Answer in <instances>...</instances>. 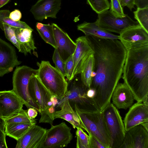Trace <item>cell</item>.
<instances>
[{
    "instance_id": "cell-1",
    "label": "cell",
    "mask_w": 148,
    "mask_h": 148,
    "mask_svg": "<svg viewBox=\"0 0 148 148\" xmlns=\"http://www.w3.org/2000/svg\"><path fill=\"white\" fill-rule=\"evenodd\" d=\"M86 37L94 51L93 71L96 73L90 88L95 91L94 100L101 111L111 103L121 77L127 51L118 39Z\"/></svg>"
},
{
    "instance_id": "cell-2",
    "label": "cell",
    "mask_w": 148,
    "mask_h": 148,
    "mask_svg": "<svg viewBox=\"0 0 148 148\" xmlns=\"http://www.w3.org/2000/svg\"><path fill=\"white\" fill-rule=\"evenodd\" d=\"M123 74L135 100L143 102L148 96V45L127 51Z\"/></svg>"
},
{
    "instance_id": "cell-3",
    "label": "cell",
    "mask_w": 148,
    "mask_h": 148,
    "mask_svg": "<svg viewBox=\"0 0 148 148\" xmlns=\"http://www.w3.org/2000/svg\"><path fill=\"white\" fill-rule=\"evenodd\" d=\"M73 107L83 129L88 134L97 139L105 148H110L109 132L102 112H86L82 110L75 103L73 104Z\"/></svg>"
},
{
    "instance_id": "cell-4",
    "label": "cell",
    "mask_w": 148,
    "mask_h": 148,
    "mask_svg": "<svg viewBox=\"0 0 148 148\" xmlns=\"http://www.w3.org/2000/svg\"><path fill=\"white\" fill-rule=\"evenodd\" d=\"M37 75L40 80L52 95L59 101L64 97L68 89V84L65 77L49 61L38 62Z\"/></svg>"
},
{
    "instance_id": "cell-5",
    "label": "cell",
    "mask_w": 148,
    "mask_h": 148,
    "mask_svg": "<svg viewBox=\"0 0 148 148\" xmlns=\"http://www.w3.org/2000/svg\"><path fill=\"white\" fill-rule=\"evenodd\" d=\"M101 111L103 113L109 132L110 148H119L123 143L126 132L119 112L111 103Z\"/></svg>"
},
{
    "instance_id": "cell-6",
    "label": "cell",
    "mask_w": 148,
    "mask_h": 148,
    "mask_svg": "<svg viewBox=\"0 0 148 148\" xmlns=\"http://www.w3.org/2000/svg\"><path fill=\"white\" fill-rule=\"evenodd\" d=\"M38 69L27 66H17L12 76V90L24 103L27 109L33 108L39 112L37 106L31 98L28 91L29 80L33 74H37Z\"/></svg>"
},
{
    "instance_id": "cell-7",
    "label": "cell",
    "mask_w": 148,
    "mask_h": 148,
    "mask_svg": "<svg viewBox=\"0 0 148 148\" xmlns=\"http://www.w3.org/2000/svg\"><path fill=\"white\" fill-rule=\"evenodd\" d=\"M88 88L83 84L81 80L74 82L70 89H68L64 97L58 102V105L68 100L71 104L75 103L85 111H101L94 100L87 96L86 92Z\"/></svg>"
},
{
    "instance_id": "cell-8",
    "label": "cell",
    "mask_w": 148,
    "mask_h": 148,
    "mask_svg": "<svg viewBox=\"0 0 148 148\" xmlns=\"http://www.w3.org/2000/svg\"><path fill=\"white\" fill-rule=\"evenodd\" d=\"M98 14L95 23L102 29L110 33L120 34L129 28L140 26L138 21H134L127 14L124 17H116L108 10Z\"/></svg>"
},
{
    "instance_id": "cell-9",
    "label": "cell",
    "mask_w": 148,
    "mask_h": 148,
    "mask_svg": "<svg viewBox=\"0 0 148 148\" xmlns=\"http://www.w3.org/2000/svg\"><path fill=\"white\" fill-rule=\"evenodd\" d=\"M73 138L71 128L64 122L52 125L47 129L46 137L42 148H63L66 147Z\"/></svg>"
},
{
    "instance_id": "cell-10",
    "label": "cell",
    "mask_w": 148,
    "mask_h": 148,
    "mask_svg": "<svg viewBox=\"0 0 148 148\" xmlns=\"http://www.w3.org/2000/svg\"><path fill=\"white\" fill-rule=\"evenodd\" d=\"M28 91L32 100L39 110L40 114L47 112L48 102L52 95L42 83L37 74H33L29 79Z\"/></svg>"
},
{
    "instance_id": "cell-11",
    "label": "cell",
    "mask_w": 148,
    "mask_h": 148,
    "mask_svg": "<svg viewBox=\"0 0 148 148\" xmlns=\"http://www.w3.org/2000/svg\"><path fill=\"white\" fill-rule=\"evenodd\" d=\"M119 40L127 51L148 45V32L141 26L133 27L120 34Z\"/></svg>"
},
{
    "instance_id": "cell-12",
    "label": "cell",
    "mask_w": 148,
    "mask_h": 148,
    "mask_svg": "<svg viewBox=\"0 0 148 148\" xmlns=\"http://www.w3.org/2000/svg\"><path fill=\"white\" fill-rule=\"evenodd\" d=\"M22 63L14 48L0 38V77L12 71Z\"/></svg>"
},
{
    "instance_id": "cell-13",
    "label": "cell",
    "mask_w": 148,
    "mask_h": 148,
    "mask_svg": "<svg viewBox=\"0 0 148 148\" xmlns=\"http://www.w3.org/2000/svg\"><path fill=\"white\" fill-rule=\"evenodd\" d=\"M47 129L34 124L17 140L16 148H42L46 137Z\"/></svg>"
},
{
    "instance_id": "cell-14",
    "label": "cell",
    "mask_w": 148,
    "mask_h": 148,
    "mask_svg": "<svg viewBox=\"0 0 148 148\" xmlns=\"http://www.w3.org/2000/svg\"><path fill=\"white\" fill-rule=\"evenodd\" d=\"M62 0H38L33 5L30 12L36 20L42 21L48 18H57L61 9Z\"/></svg>"
},
{
    "instance_id": "cell-15",
    "label": "cell",
    "mask_w": 148,
    "mask_h": 148,
    "mask_svg": "<svg viewBox=\"0 0 148 148\" xmlns=\"http://www.w3.org/2000/svg\"><path fill=\"white\" fill-rule=\"evenodd\" d=\"M54 36L57 49L60 57L65 62L73 55L76 47L75 42L67 34L56 24L52 23Z\"/></svg>"
},
{
    "instance_id": "cell-16",
    "label": "cell",
    "mask_w": 148,
    "mask_h": 148,
    "mask_svg": "<svg viewBox=\"0 0 148 148\" xmlns=\"http://www.w3.org/2000/svg\"><path fill=\"white\" fill-rule=\"evenodd\" d=\"M119 148H148V131L140 124L126 131Z\"/></svg>"
},
{
    "instance_id": "cell-17",
    "label": "cell",
    "mask_w": 148,
    "mask_h": 148,
    "mask_svg": "<svg viewBox=\"0 0 148 148\" xmlns=\"http://www.w3.org/2000/svg\"><path fill=\"white\" fill-rule=\"evenodd\" d=\"M24 103L12 90L0 91V112L2 117L11 116L23 109Z\"/></svg>"
},
{
    "instance_id": "cell-18",
    "label": "cell",
    "mask_w": 148,
    "mask_h": 148,
    "mask_svg": "<svg viewBox=\"0 0 148 148\" xmlns=\"http://www.w3.org/2000/svg\"><path fill=\"white\" fill-rule=\"evenodd\" d=\"M76 47L73 55L74 64L73 77L81 73L83 65L88 57L94 53L86 36H82L76 40Z\"/></svg>"
},
{
    "instance_id": "cell-19",
    "label": "cell",
    "mask_w": 148,
    "mask_h": 148,
    "mask_svg": "<svg viewBox=\"0 0 148 148\" xmlns=\"http://www.w3.org/2000/svg\"><path fill=\"white\" fill-rule=\"evenodd\" d=\"M123 121L126 131L148 122V105L138 102L133 104L130 108Z\"/></svg>"
},
{
    "instance_id": "cell-20",
    "label": "cell",
    "mask_w": 148,
    "mask_h": 148,
    "mask_svg": "<svg viewBox=\"0 0 148 148\" xmlns=\"http://www.w3.org/2000/svg\"><path fill=\"white\" fill-rule=\"evenodd\" d=\"M112 103L118 109H126L130 107L135 100L130 90L125 83H118L112 94Z\"/></svg>"
},
{
    "instance_id": "cell-21",
    "label": "cell",
    "mask_w": 148,
    "mask_h": 148,
    "mask_svg": "<svg viewBox=\"0 0 148 148\" xmlns=\"http://www.w3.org/2000/svg\"><path fill=\"white\" fill-rule=\"evenodd\" d=\"M57 107L60 108V109L53 112L54 120L57 118L62 119L71 123L74 129H83L79 117L68 100L58 104Z\"/></svg>"
},
{
    "instance_id": "cell-22",
    "label": "cell",
    "mask_w": 148,
    "mask_h": 148,
    "mask_svg": "<svg viewBox=\"0 0 148 148\" xmlns=\"http://www.w3.org/2000/svg\"><path fill=\"white\" fill-rule=\"evenodd\" d=\"M77 29L84 33L86 36H92L99 38L111 39H119V36L108 32L93 23L84 22L78 25Z\"/></svg>"
},
{
    "instance_id": "cell-23",
    "label": "cell",
    "mask_w": 148,
    "mask_h": 148,
    "mask_svg": "<svg viewBox=\"0 0 148 148\" xmlns=\"http://www.w3.org/2000/svg\"><path fill=\"white\" fill-rule=\"evenodd\" d=\"M32 30L28 28H16L15 33L17 39L22 49V53L25 55L28 53L31 54V51L35 52L36 47L33 38Z\"/></svg>"
},
{
    "instance_id": "cell-24",
    "label": "cell",
    "mask_w": 148,
    "mask_h": 148,
    "mask_svg": "<svg viewBox=\"0 0 148 148\" xmlns=\"http://www.w3.org/2000/svg\"><path fill=\"white\" fill-rule=\"evenodd\" d=\"M31 123L5 124L4 131L6 135L16 140L21 138L33 125Z\"/></svg>"
},
{
    "instance_id": "cell-25",
    "label": "cell",
    "mask_w": 148,
    "mask_h": 148,
    "mask_svg": "<svg viewBox=\"0 0 148 148\" xmlns=\"http://www.w3.org/2000/svg\"><path fill=\"white\" fill-rule=\"evenodd\" d=\"M36 28L44 41L56 49V45L52 25L44 24L38 22L36 23Z\"/></svg>"
},
{
    "instance_id": "cell-26",
    "label": "cell",
    "mask_w": 148,
    "mask_h": 148,
    "mask_svg": "<svg viewBox=\"0 0 148 148\" xmlns=\"http://www.w3.org/2000/svg\"><path fill=\"white\" fill-rule=\"evenodd\" d=\"M93 54L90 55L87 59L83 65L80 73L82 83L88 88H90L91 85L92 79L91 74L94 70Z\"/></svg>"
},
{
    "instance_id": "cell-27",
    "label": "cell",
    "mask_w": 148,
    "mask_h": 148,
    "mask_svg": "<svg viewBox=\"0 0 148 148\" xmlns=\"http://www.w3.org/2000/svg\"><path fill=\"white\" fill-rule=\"evenodd\" d=\"M5 124L10 123H31L36 124V121L34 119L29 118L27 113V110L23 109L11 116L2 117Z\"/></svg>"
},
{
    "instance_id": "cell-28",
    "label": "cell",
    "mask_w": 148,
    "mask_h": 148,
    "mask_svg": "<svg viewBox=\"0 0 148 148\" xmlns=\"http://www.w3.org/2000/svg\"><path fill=\"white\" fill-rule=\"evenodd\" d=\"M10 12L9 10H0V27L3 31V24L5 23L10 26L17 28H28L33 30L25 22L20 21H13L9 17Z\"/></svg>"
},
{
    "instance_id": "cell-29",
    "label": "cell",
    "mask_w": 148,
    "mask_h": 148,
    "mask_svg": "<svg viewBox=\"0 0 148 148\" xmlns=\"http://www.w3.org/2000/svg\"><path fill=\"white\" fill-rule=\"evenodd\" d=\"M134 17L140 25L148 32V7L137 8L134 12Z\"/></svg>"
},
{
    "instance_id": "cell-30",
    "label": "cell",
    "mask_w": 148,
    "mask_h": 148,
    "mask_svg": "<svg viewBox=\"0 0 148 148\" xmlns=\"http://www.w3.org/2000/svg\"><path fill=\"white\" fill-rule=\"evenodd\" d=\"M86 1L87 3L97 14L110 8V3L108 0H86Z\"/></svg>"
},
{
    "instance_id": "cell-31",
    "label": "cell",
    "mask_w": 148,
    "mask_h": 148,
    "mask_svg": "<svg viewBox=\"0 0 148 148\" xmlns=\"http://www.w3.org/2000/svg\"><path fill=\"white\" fill-rule=\"evenodd\" d=\"M3 31L7 39L11 42L18 49L19 52H22L21 46L16 36L15 31L16 28L13 27L5 23L3 24Z\"/></svg>"
},
{
    "instance_id": "cell-32",
    "label": "cell",
    "mask_w": 148,
    "mask_h": 148,
    "mask_svg": "<svg viewBox=\"0 0 148 148\" xmlns=\"http://www.w3.org/2000/svg\"><path fill=\"white\" fill-rule=\"evenodd\" d=\"M52 59L55 64V68L65 77H66L65 62L60 57L56 49H55Z\"/></svg>"
},
{
    "instance_id": "cell-33",
    "label": "cell",
    "mask_w": 148,
    "mask_h": 148,
    "mask_svg": "<svg viewBox=\"0 0 148 148\" xmlns=\"http://www.w3.org/2000/svg\"><path fill=\"white\" fill-rule=\"evenodd\" d=\"M110 11L114 16L118 17H125L123 8L121 5L119 0H110Z\"/></svg>"
},
{
    "instance_id": "cell-34",
    "label": "cell",
    "mask_w": 148,
    "mask_h": 148,
    "mask_svg": "<svg viewBox=\"0 0 148 148\" xmlns=\"http://www.w3.org/2000/svg\"><path fill=\"white\" fill-rule=\"evenodd\" d=\"M65 64L66 77L69 81H71L74 78L73 76L74 70L73 55L65 62Z\"/></svg>"
},
{
    "instance_id": "cell-35",
    "label": "cell",
    "mask_w": 148,
    "mask_h": 148,
    "mask_svg": "<svg viewBox=\"0 0 148 148\" xmlns=\"http://www.w3.org/2000/svg\"><path fill=\"white\" fill-rule=\"evenodd\" d=\"M76 132V137L83 143L86 148H89L88 143V135L84 132L81 128H78Z\"/></svg>"
},
{
    "instance_id": "cell-36",
    "label": "cell",
    "mask_w": 148,
    "mask_h": 148,
    "mask_svg": "<svg viewBox=\"0 0 148 148\" xmlns=\"http://www.w3.org/2000/svg\"><path fill=\"white\" fill-rule=\"evenodd\" d=\"M89 148H105L104 146L95 138L88 134Z\"/></svg>"
},
{
    "instance_id": "cell-37",
    "label": "cell",
    "mask_w": 148,
    "mask_h": 148,
    "mask_svg": "<svg viewBox=\"0 0 148 148\" xmlns=\"http://www.w3.org/2000/svg\"><path fill=\"white\" fill-rule=\"evenodd\" d=\"M9 17L13 21H18L21 18L22 14L19 10L15 9L10 12Z\"/></svg>"
},
{
    "instance_id": "cell-38",
    "label": "cell",
    "mask_w": 148,
    "mask_h": 148,
    "mask_svg": "<svg viewBox=\"0 0 148 148\" xmlns=\"http://www.w3.org/2000/svg\"><path fill=\"white\" fill-rule=\"evenodd\" d=\"M122 7L127 6L132 11L134 8V0H119Z\"/></svg>"
},
{
    "instance_id": "cell-39",
    "label": "cell",
    "mask_w": 148,
    "mask_h": 148,
    "mask_svg": "<svg viewBox=\"0 0 148 148\" xmlns=\"http://www.w3.org/2000/svg\"><path fill=\"white\" fill-rule=\"evenodd\" d=\"M6 134L4 130L0 129V148H7Z\"/></svg>"
},
{
    "instance_id": "cell-40",
    "label": "cell",
    "mask_w": 148,
    "mask_h": 148,
    "mask_svg": "<svg viewBox=\"0 0 148 148\" xmlns=\"http://www.w3.org/2000/svg\"><path fill=\"white\" fill-rule=\"evenodd\" d=\"M134 4L137 8L148 7V0H134Z\"/></svg>"
},
{
    "instance_id": "cell-41",
    "label": "cell",
    "mask_w": 148,
    "mask_h": 148,
    "mask_svg": "<svg viewBox=\"0 0 148 148\" xmlns=\"http://www.w3.org/2000/svg\"><path fill=\"white\" fill-rule=\"evenodd\" d=\"M27 113L28 117L32 119H34L38 114L37 110L33 108L28 109L27 110Z\"/></svg>"
},
{
    "instance_id": "cell-42",
    "label": "cell",
    "mask_w": 148,
    "mask_h": 148,
    "mask_svg": "<svg viewBox=\"0 0 148 148\" xmlns=\"http://www.w3.org/2000/svg\"><path fill=\"white\" fill-rule=\"evenodd\" d=\"M86 94L88 97L94 100L95 92L93 89L91 88H88Z\"/></svg>"
},
{
    "instance_id": "cell-43",
    "label": "cell",
    "mask_w": 148,
    "mask_h": 148,
    "mask_svg": "<svg viewBox=\"0 0 148 148\" xmlns=\"http://www.w3.org/2000/svg\"><path fill=\"white\" fill-rule=\"evenodd\" d=\"M76 137L77 142L76 147L77 148H86L85 146L80 140L77 137Z\"/></svg>"
},
{
    "instance_id": "cell-44",
    "label": "cell",
    "mask_w": 148,
    "mask_h": 148,
    "mask_svg": "<svg viewBox=\"0 0 148 148\" xmlns=\"http://www.w3.org/2000/svg\"><path fill=\"white\" fill-rule=\"evenodd\" d=\"M50 101L52 103L53 106L54 107H55L58 103L57 98L54 95H52Z\"/></svg>"
},
{
    "instance_id": "cell-45",
    "label": "cell",
    "mask_w": 148,
    "mask_h": 148,
    "mask_svg": "<svg viewBox=\"0 0 148 148\" xmlns=\"http://www.w3.org/2000/svg\"><path fill=\"white\" fill-rule=\"evenodd\" d=\"M1 117L2 115L0 112V129L4 130L5 124L4 120Z\"/></svg>"
},
{
    "instance_id": "cell-46",
    "label": "cell",
    "mask_w": 148,
    "mask_h": 148,
    "mask_svg": "<svg viewBox=\"0 0 148 148\" xmlns=\"http://www.w3.org/2000/svg\"><path fill=\"white\" fill-rule=\"evenodd\" d=\"M10 0H0V8L7 4Z\"/></svg>"
},
{
    "instance_id": "cell-47",
    "label": "cell",
    "mask_w": 148,
    "mask_h": 148,
    "mask_svg": "<svg viewBox=\"0 0 148 148\" xmlns=\"http://www.w3.org/2000/svg\"><path fill=\"white\" fill-rule=\"evenodd\" d=\"M141 124L147 131H148V122H145Z\"/></svg>"
},
{
    "instance_id": "cell-48",
    "label": "cell",
    "mask_w": 148,
    "mask_h": 148,
    "mask_svg": "<svg viewBox=\"0 0 148 148\" xmlns=\"http://www.w3.org/2000/svg\"><path fill=\"white\" fill-rule=\"evenodd\" d=\"M96 75V73L94 71H93L91 73V76L92 78L94 77Z\"/></svg>"
}]
</instances>
